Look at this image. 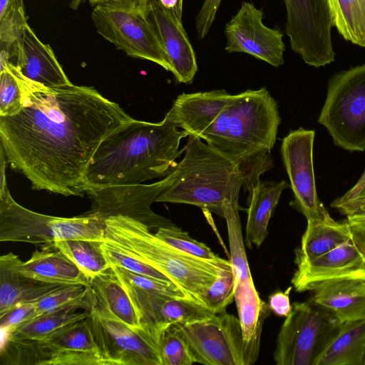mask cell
Listing matches in <instances>:
<instances>
[{
  "mask_svg": "<svg viewBox=\"0 0 365 365\" xmlns=\"http://www.w3.org/2000/svg\"><path fill=\"white\" fill-rule=\"evenodd\" d=\"M17 76L22 108L0 116V141L6 162L33 189L82 196L91 159L102 141L132 121L119 104L93 87H46L24 77L10 61L1 63Z\"/></svg>",
  "mask_w": 365,
  "mask_h": 365,
  "instance_id": "6da1fadb",
  "label": "cell"
},
{
  "mask_svg": "<svg viewBox=\"0 0 365 365\" xmlns=\"http://www.w3.org/2000/svg\"><path fill=\"white\" fill-rule=\"evenodd\" d=\"M188 135L167 114L159 123L133 119L99 145L85 175L84 192L165 178L177 165L184 152L180 141Z\"/></svg>",
  "mask_w": 365,
  "mask_h": 365,
  "instance_id": "7a4b0ae2",
  "label": "cell"
},
{
  "mask_svg": "<svg viewBox=\"0 0 365 365\" xmlns=\"http://www.w3.org/2000/svg\"><path fill=\"white\" fill-rule=\"evenodd\" d=\"M279 124L277 102L267 88L247 90L233 95L200 138L237 165L249 190L272 168Z\"/></svg>",
  "mask_w": 365,
  "mask_h": 365,
  "instance_id": "3957f363",
  "label": "cell"
},
{
  "mask_svg": "<svg viewBox=\"0 0 365 365\" xmlns=\"http://www.w3.org/2000/svg\"><path fill=\"white\" fill-rule=\"evenodd\" d=\"M183 148L184 157L155 202L192 205L222 217L225 203L240 207L243 178L237 165L195 135Z\"/></svg>",
  "mask_w": 365,
  "mask_h": 365,
  "instance_id": "277c9868",
  "label": "cell"
},
{
  "mask_svg": "<svg viewBox=\"0 0 365 365\" xmlns=\"http://www.w3.org/2000/svg\"><path fill=\"white\" fill-rule=\"evenodd\" d=\"M104 229L103 241L160 272L199 303L217 279L218 269L230 263L225 259L210 262L178 250L144 223L121 214L107 216Z\"/></svg>",
  "mask_w": 365,
  "mask_h": 365,
  "instance_id": "5b68a950",
  "label": "cell"
},
{
  "mask_svg": "<svg viewBox=\"0 0 365 365\" xmlns=\"http://www.w3.org/2000/svg\"><path fill=\"white\" fill-rule=\"evenodd\" d=\"M93 208L78 216L61 217L31 211L16 202L7 188L0 191V241L53 245L58 240L103 242L105 218Z\"/></svg>",
  "mask_w": 365,
  "mask_h": 365,
  "instance_id": "8992f818",
  "label": "cell"
},
{
  "mask_svg": "<svg viewBox=\"0 0 365 365\" xmlns=\"http://www.w3.org/2000/svg\"><path fill=\"white\" fill-rule=\"evenodd\" d=\"M318 122L336 146L365 150V63L331 78Z\"/></svg>",
  "mask_w": 365,
  "mask_h": 365,
  "instance_id": "52a82bcc",
  "label": "cell"
},
{
  "mask_svg": "<svg viewBox=\"0 0 365 365\" xmlns=\"http://www.w3.org/2000/svg\"><path fill=\"white\" fill-rule=\"evenodd\" d=\"M173 327L186 342L195 363L250 365L258 357L259 344L246 341L239 318L226 312Z\"/></svg>",
  "mask_w": 365,
  "mask_h": 365,
  "instance_id": "ba28073f",
  "label": "cell"
},
{
  "mask_svg": "<svg viewBox=\"0 0 365 365\" xmlns=\"http://www.w3.org/2000/svg\"><path fill=\"white\" fill-rule=\"evenodd\" d=\"M341 323L309 300L295 302L278 333L274 359L277 365H317Z\"/></svg>",
  "mask_w": 365,
  "mask_h": 365,
  "instance_id": "9c48e42d",
  "label": "cell"
},
{
  "mask_svg": "<svg viewBox=\"0 0 365 365\" xmlns=\"http://www.w3.org/2000/svg\"><path fill=\"white\" fill-rule=\"evenodd\" d=\"M11 352L14 364L110 365L96 344L89 316L57 329L41 341H6L1 346V355Z\"/></svg>",
  "mask_w": 365,
  "mask_h": 365,
  "instance_id": "30bf717a",
  "label": "cell"
},
{
  "mask_svg": "<svg viewBox=\"0 0 365 365\" xmlns=\"http://www.w3.org/2000/svg\"><path fill=\"white\" fill-rule=\"evenodd\" d=\"M91 19L97 32L117 49L170 71L160 39L147 16L121 7L97 5L93 7Z\"/></svg>",
  "mask_w": 365,
  "mask_h": 365,
  "instance_id": "8fae6325",
  "label": "cell"
},
{
  "mask_svg": "<svg viewBox=\"0 0 365 365\" xmlns=\"http://www.w3.org/2000/svg\"><path fill=\"white\" fill-rule=\"evenodd\" d=\"M285 32L292 51L305 63L319 68L332 63L331 17L327 0H283Z\"/></svg>",
  "mask_w": 365,
  "mask_h": 365,
  "instance_id": "7c38bea8",
  "label": "cell"
},
{
  "mask_svg": "<svg viewBox=\"0 0 365 365\" xmlns=\"http://www.w3.org/2000/svg\"><path fill=\"white\" fill-rule=\"evenodd\" d=\"M89 317L96 344L110 365H163L153 334L132 329L96 304Z\"/></svg>",
  "mask_w": 365,
  "mask_h": 365,
  "instance_id": "4fadbf2b",
  "label": "cell"
},
{
  "mask_svg": "<svg viewBox=\"0 0 365 365\" xmlns=\"http://www.w3.org/2000/svg\"><path fill=\"white\" fill-rule=\"evenodd\" d=\"M315 133L302 127L291 130L281 145V154L294 199L290 206L308 220H321L329 213L319 200L316 189L313 147Z\"/></svg>",
  "mask_w": 365,
  "mask_h": 365,
  "instance_id": "5bb4252c",
  "label": "cell"
},
{
  "mask_svg": "<svg viewBox=\"0 0 365 365\" xmlns=\"http://www.w3.org/2000/svg\"><path fill=\"white\" fill-rule=\"evenodd\" d=\"M341 279L365 280V228L353 225L346 241L328 253L297 266L291 282L297 292H303Z\"/></svg>",
  "mask_w": 365,
  "mask_h": 365,
  "instance_id": "9a60e30c",
  "label": "cell"
},
{
  "mask_svg": "<svg viewBox=\"0 0 365 365\" xmlns=\"http://www.w3.org/2000/svg\"><path fill=\"white\" fill-rule=\"evenodd\" d=\"M264 12L248 1L240 8L225 27L228 53H245L274 67L284 63V34L278 28H269L262 22Z\"/></svg>",
  "mask_w": 365,
  "mask_h": 365,
  "instance_id": "2e32d148",
  "label": "cell"
},
{
  "mask_svg": "<svg viewBox=\"0 0 365 365\" xmlns=\"http://www.w3.org/2000/svg\"><path fill=\"white\" fill-rule=\"evenodd\" d=\"M122 284L141 324L158 340L162 332L173 325L202 320L215 314L193 299L161 295Z\"/></svg>",
  "mask_w": 365,
  "mask_h": 365,
  "instance_id": "e0dca14e",
  "label": "cell"
},
{
  "mask_svg": "<svg viewBox=\"0 0 365 365\" xmlns=\"http://www.w3.org/2000/svg\"><path fill=\"white\" fill-rule=\"evenodd\" d=\"M0 266L45 283L91 287L86 274L54 245L40 246L26 262L11 252L1 255Z\"/></svg>",
  "mask_w": 365,
  "mask_h": 365,
  "instance_id": "ac0fdd59",
  "label": "cell"
},
{
  "mask_svg": "<svg viewBox=\"0 0 365 365\" xmlns=\"http://www.w3.org/2000/svg\"><path fill=\"white\" fill-rule=\"evenodd\" d=\"M148 18L154 26L178 83H191L197 71L196 56L181 22L158 0H151Z\"/></svg>",
  "mask_w": 365,
  "mask_h": 365,
  "instance_id": "d6986e66",
  "label": "cell"
},
{
  "mask_svg": "<svg viewBox=\"0 0 365 365\" xmlns=\"http://www.w3.org/2000/svg\"><path fill=\"white\" fill-rule=\"evenodd\" d=\"M9 61L26 78L46 87L71 83L49 44L43 43L26 24Z\"/></svg>",
  "mask_w": 365,
  "mask_h": 365,
  "instance_id": "ffe728a7",
  "label": "cell"
},
{
  "mask_svg": "<svg viewBox=\"0 0 365 365\" xmlns=\"http://www.w3.org/2000/svg\"><path fill=\"white\" fill-rule=\"evenodd\" d=\"M233 95L225 90L182 93L166 113L178 128L199 136L216 120Z\"/></svg>",
  "mask_w": 365,
  "mask_h": 365,
  "instance_id": "44dd1931",
  "label": "cell"
},
{
  "mask_svg": "<svg viewBox=\"0 0 365 365\" xmlns=\"http://www.w3.org/2000/svg\"><path fill=\"white\" fill-rule=\"evenodd\" d=\"M309 300L328 310L341 323L365 320V280L325 282L312 290Z\"/></svg>",
  "mask_w": 365,
  "mask_h": 365,
  "instance_id": "7402d4cb",
  "label": "cell"
},
{
  "mask_svg": "<svg viewBox=\"0 0 365 365\" xmlns=\"http://www.w3.org/2000/svg\"><path fill=\"white\" fill-rule=\"evenodd\" d=\"M300 245L295 250L294 263L299 266L334 250L351 236V225L346 219L335 221L331 215L321 220L307 221Z\"/></svg>",
  "mask_w": 365,
  "mask_h": 365,
  "instance_id": "603a6c76",
  "label": "cell"
},
{
  "mask_svg": "<svg viewBox=\"0 0 365 365\" xmlns=\"http://www.w3.org/2000/svg\"><path fill=\"white\" fill-rule=\"evenodd\" d=\"M289 185L259 180L249 191V206L245 227V242L249 248L259 247L264 242L272 212L278 204L282 191Z\"/></svg>",
  "mask_w": 365,
  "mask_h": 365,
  "instance_id": "cb8c5ba5",
  "label": "cell"
},
{
  "mask_svg": "<svg viewBox=\"0 0 365 365\" xmlns=\"http://www.w3.org/2000/svg\"><path fill=\"white\" fill-rule=\"evenodd\" d=\"M90 287L94 294L96 306L132 329L151 334L141 324L130 298L110 267L106 272L93 278Z\"/></svg>",
  "mask_w": 365,
  "mask_h": 365,
  "instance_id": "d4e9b609",
  "label": "cell"
},
{
  "mask_svg": "<svg viewBox=\"0 0 365 365\" xmlns=\"http://www.w3.org/2000/svg\"><path fill=\"white\" fill-rule=\"evenodd\" d=\"M317 365H365V320L341 323Z\"/></svg>",
  "mask_w": 365,
  "mask_h": 365,
  "instance_id": "484cf974",
  "label": "cell"
},
{
  "mask_svg": "<svg viewBox=\"0 0 365 365\" xmlns=\"http://www.w3.org/2000/svg\"><path fill=\"white\" fill-rule=\"evenodd\" d=\"M63 286L39 282L0 266V316L17 306L37 302Z\"/></svg>",
  "mask_w": 365,
  "mask_h": 365,
  "instance_id": "4316f807",
  "label": "cell"
},
{
  "mask_svg": "<svg viewBox=\"0 0 365 365\" xmlns=\"http://www.w3.org/2000/svg\"><path fill=\"white\" fill-rule=\"evenodd\" d=\"M78 309H66L40 315L16 329L1 331V344L6 341H36L44 339L57 329L84 319L89 312H78Z\"/></svg>",
  "mask_w": 365,
  "mask_h": 365,
  "instance_id": "83f0119b",
  "label": "cell"
},
{
  "mask_svg": "<svg viewBox=\"0 0 365 365\" xmlns=\"http://www.w3.org/2000/svg\"><path fill=\"white\" fill-rule=\"evenodd\" d=\"M234 297L245 340L259 344L268 305L260 298L253 280L235 285Z\"/></svg>",
  "mask_w": 365,
  "mask_h": 365,
  "instance_id": "f1b7e54d",
  "label": "cell"
},
{
  "mask_svg": "<svg viewBox=\"0 0 365 365\" xmlns=\"http://www.w3.org/2000/svg\"><path fill=\"white\" fill-rule=\"evenodd\" d=\"M333 26L348 41L365 47V0H327Z\"/></svg>",
  "mask_w": 365,
  "mask_h": 365,
  "instance_id": "f546056e",
  "label": "cell"
},
{
  "mask_svg": "<svg viewBox=\"0 0 365 365\" xmlns=\"http://www.w3.org/2000/svg\"><path fill=\"white\" fill-rule=\"evenodd\" d=\"M101 242L71 239L56 241L53 245L74 262L91 281L110 267L101 248Z\"/></svg>",
  "mask_w": 365,
  "mask_h": 365,
  "instance_id": "4dcf8cb0",
  "label": "cell"
},
{
  "mask_svg": "<svg viewBox=\"0 0 365 365\" xmlns=\"http://www.w3.org/2000/svg\"><path fill=\"white\" fill-rule=\"evenodd\" d=\"M96 304L91 287L81 284L64 285L36 302V317L66 309H83L90 312Z\"/></svg>",
  "mask_w": 365,
  "mask_h": 365,
  "instance_id": "1f68e13d",
  "label": "cell"
},
{
  "mask_svg": "<svg viewBox=\"0 0 365 365\" xmlns=\"http://www.w3.org/2000/svg\"><path fill=\"white\" fill-rule=\"evenodd\" d=\"M237 207L227 202L222 208L226 220L230 252V262L235 276V285L252 281L243 242L241 224Z\"/></svg>",
  "mask_w": 365,
  "mask_h": 365,
  "instance_id": "d6a6232c",
  "label": "cell"
},
{
  "mask_svg": "<svg viewBox=\"0 0 365 365\" xmlns=\"http://www.w3.org/2000/svg\"><path fill=\"white\" fill-rule=\"evenodd\" d=\"M26 24L24 0H0V53L9 58Z\"/></svg>",
  "mask_w": 365,
  "mask_h": 365,
  "instance_id": "836d02e7",
  "label": "cell"
},
{
  "mask_svg": "<svg viewBox=\"0 0 365 365\" xmlns=\"http://www.w3.org/2000/svg\"><path fill=\"white\" fill-rule=\"evenodd\" d=\"M235 276L231 264L218 269L217 277L201 297L200 303L214 314L226 312L235 299Z\"/></svg>",
  "mask_w": 365,
  "mask_h": 365,
  "instance_id": "e575fe53",
  "label": "cell"
},
{
  "mask_svg": "<svg viewBox=\"0 0 365 365\" xmlns=\"http://www.w3.org/2000/svg\"><path fill=\"white\" fill-rule=\"evenodd\" d=\"M155 234L172 247L193 257L210 262H220L223 259L207 245L192 238L187 232L173 223L160 227Z\"/></svg>",
  "mask_w": 365,
  "mask_h": 365,
  "instance_id": "d590c367",
  "label": "cell"
},
{
  "mask_svg": "<svg viewBox=\"0 0 365 365\" xmlns=\"http://www.w3.org/2000/svg\"><path fill=\"white\" fill-rule=\"evenodd\" d=\"M110 266L111 270L122 283L161 295L193 299L173 282H161L151 277L133 273L120 267Z\"/></svg>",
  "mask_w": 365,
  "mask_h": 365,
  "instance_id": "8d00e7d4",
  "label": "cell"
},
{
  "mask_svg": "<svg viewBox=\"0 0 365 365\" xmlns=\"http://www.w3.org/2000/svg\"><path fill=\"white\" fill-rule=\"evenodd\" d=\"M101 248L110 265L120 267L133 273L161 282H173L160 272L106 241L101 242Z\"/></svg>",
  "mask_w": 365,
  "mask_h": 365,
  "instance_id": "74e56055",
  "label": "cell"
},
{
  "mask_svg": "<svg viewBox=\"0 0 365 365\" xmlns=\"http://www.w3.org/2000/svg\"><path fill=\"white\" fill-rule=\"evenodd\" d=\"M159 348L163 365H192L195 363L186 342L173 326L160 334Z\"/></svg>",
  "mask_w": 365,
  "mask_h": 365,
  "instance_id": "f35d334b",
  "label": "cell"
},
{
  "mask_svg": "<svg viewBox=\"0 0 365 365\" xmlns=\"http://www.w3.org/2000/svg\"><path fill=\"white\" fill-rule=\"evenodd\" d=\"M24 93L16 74L7 66L0 69V116L17 113L23 107Z\"/></svg>",
  "mask_w": 365,
  "mask_h": 365,
  "instance_id": "ab89813d",
  "label": "cell"
},
{
  "mask_svg": "<svg viewBox=\"0 0 365 365\" xmlns=\"http://www.w3.org/2000/svg\"><path fill=\"white\" fill-rule=\"evenodd\" d=\"M36 302L17 306L0 316V328L10 331L36 317Z\"/></svg>",
  "mask_w": 365,
  "mask_h": 365,
  "instance_id": "60d3db41",
  "label": "cell"
},
{
  "mask_svg": "<svg viewBox=\"0 0 365 365\" xmlns=\"http://www.w3.org/2000/svg\"><path fill=\"white\" fill-rule=\"evenodd\" d=\"M331 206L346 216L351 224L365 228V195L344 202L334 200Z\"/></svg>",
  "mask_w": 365,
  "mask_h": 365,
  "instance_id": "b9f144b4",
  "label": "cell"
},
{
  "mask_svg": "<svg viewBox=\"0 0 365 365\" xmlns=\"http://www.w3.org/2000/svg\"><path fill=\"white\" fill-rule=\"evenodd\" d=\"M68 6L77 10L82 4L88 3L93 7L108 5L133 10L148 16L151 0H68Z\"/></svg>",
  "mask_w": 365,
  "mask_h": 365,
  "instance_id": "7bdbcfd3",
  "label": "cell"
},
{
  "mask_svg": "<svg viewBox=\"0 0 365 365\" xmlns=\"http://www.w3.org/2000/svg\"><path fill=\"white\" fill-rule=\"evenodd\" d=\"M222 0H205L195 19V29L199 40L209 33Z\"/></svg>",
  "mask_w": 365,
  "mask_h": 365,
  "instance_id": "ee69618b",
  "label": "cell"
},
{
  "mask_svg": "<svg viewBox=\"0 0 365 365\" xmlns=\"http://www.w3.org/2000/svg\"><path fill=\"white\" fill-rule=\"evenodd\" d=\"M292 287H288L284 292L278 291L269 297L268 307L276 315L287 317L292 309L290 304L289 293Z\"/></svg>",
  "mask_w": 365,
  "mask_h": 365,
  "instance_id": "f6af8a7d",
  "label": "cell"
},
{
  "mask_svg": "<svg viewBox=\"0 0 365 365\" xmlns=\"http://www.w3.org/2000/svg\"><path fill=\"white\" fill-rule=\"evenodd\" d=\"M365 187V171L356 182V183L348 190L344 195L335 199L339 202L348 201L357 197Z\"/></svg>",
  "mask_w": 365,
  "mask_h": 365,
  "instance_id": "bcb514c9",
  "label": "cell"
},
{
  "mask_svg": "<svg viewBox=\"0 0 365 365\" xmlns=\"http://www.w3.org/2000/svg\"><path fill=\"white\" fill-rule=\"evenodd\" d=\"M166 9L170 10L178 21L182 23L183 0H158Z\"/></svg>",
  "mask_w": 365,
  "mask_h": 365,
  "instance_id": "7dc6e473",
  "label": "cell"
},
{
  "mask_svg": "<svg viewBox=\"0 0 365 365\" xmlns=\"http://www.w3.org/2000/svg\"><path fill=\"white\" fill-rule=\"evenodd\" d=\"M361 195H365V187H364V189L362 190L361 194L359 196H361Z\"/></svg>",
  "mask_w": 365,
  "mask_h": 365,
  "instance_id": "c3c4849f",
  "label": "cell"
}]
</instances>
